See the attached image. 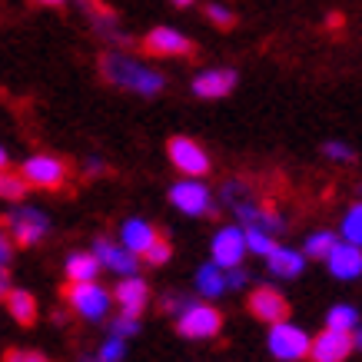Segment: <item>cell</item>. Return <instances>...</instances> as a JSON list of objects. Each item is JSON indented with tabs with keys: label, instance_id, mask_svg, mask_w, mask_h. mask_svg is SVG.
<instances>
[{
	"label": "cell",
	"instance_id": "7bdbcfd3",
	"mask_svg": "<svg viewBox=\"0 0 362 362\" xmlns=\"http://www.w3.org/2000/svg\"><path fill=\"white\" fill-rule=\"evenodd\" d=\"M80 362H100V359H97V356H83V359H80Z\"/></svg>",
	"mask_w": 362,
	"mask_h": 362
},
{
	"label": "cell",
	"instance_id": "5bb4252c",
	"mask_svg": "<svg viewBox=\"0 0 362 362\" xmlns=\"http://www.w3.org/2000/svg\"><path fill=\"white\" fill-rule=\"evenodd\" d=\"M250 313L256 319H263V322H283L286 313H289V303H286V296L279 293V289H273V286H259V289H252L250 296Z\"/></svg>",
	"mask_w": 362,
	"mask_h": 362
},
{
	"label": "cell",
	"instance_id": "ab89813d",
	"mask_svg": "<svg viewBox=\"0 0 362 362\" xmlns=\"http://www.w3.org/2000/svg\"><path fill=\"white\" fill-rule=\"evenodd\" d=\"M4 170H7V150L0 146V173H4Z\"/></svg>",
	"mask_w": 362,
	"mask_h": 362
},
{
	"label": "cell",
	"instance_id": "9a60e30c",
	"mask_svg": "<svg viewBox=\"0 0 362 362\" xmlns=\"http://www.w3.org/2000/svg\"><path fill=\"white\" fill-rule=\"evenodd\" d=\"M236 87V70L230 66H216V70H203L193 77V93L203 100H220Z\"/></svg>",
	"mask_w": 362,
	"mask_h": 362
},
{
	"label": "cell",
	"instance_id": "ffe728a7",
	"mask_svg": "<svg viewBox=\"0 0 362 362\" xmlns=\"http://www.w3.org/2000/svg\"><path fill=\"white\" fill-rule=\"evenodd\" d=\"M4 303H7V313L13 316V322H21V326H33V322H37V299H33V293H27V289H11V293L4 296Z\"/></svg>",
	"mask_w": 362,
	"mask_h": 362
},
{
	"label": "cell",
	"instance_id": "ac0fdd59",
	"mask_svg": "<svg viewBox=\"0 0 362 362\" xmlns=\"http://www.w3.org/2000/svg\"><path fill=\"white\" fill-rule=\"evenodd\" d=\"M266 266H269V273L279 276V279H296V276H303V269H306V256L299 250H293V246H276V250L266 256Z\"/></svg>",
	"mask_w": 362,
	"mask_h": 362
},
{
	"label": "cell",
	"instance_id": "2e32d148",
	"mask_svg": "<svg viewBox=\"0 0 362 362\" xmlns=\"http://www.w3.org/2000/svg\"><path fill=\"white\" fill-rule=\"evenodd\" d=\"M326 263H329V273L342 283H349V279H359L362 276V250L359 246H349V243H336L332 252L326 256Z\"/></svg>",
	"mask_w": 362,
	"mask_h": 362
},
{
	"label": "cell",
	"instance_id": "3957f363",
	"mask_svg": "<svg viewBox=\"0 0 362 362\" xmlns=\"http://www.w3.org/2000/svg\"><path fill=\"white\" fill-rule=\"evenodd\" d=\"M66 306L74 309L77 316L90 319V322H103L110 313V293L100 283H70L66 286Z\"/></svg>",
	"mask_w": 362,
	"mask_h": 362
},
{
	"label": "cell",
	"instance_id": "ba28073f",
	"mask_svg": "<svg viewBox=\"0 0 362 362\" xmlns=\"http://www.w3.org/2000/svg\"><path fill=\"white\" fill-rule=\"evenodd\" d=\"M166 150H170L173 166L183 176H189V180H197V176H206L209 173V153L199 146L197 140H189V136H173Z\"/></svg>",
	"mask_w": 362,
	"mask_h": 362
},
{
	"label": "cell",
	"instance_id": "cb8c5ba5",
	"mask_svg": "<svg viewBox=\"0 0 362 362\" xmlns=\"http://www.w3.org/2000/svg\"><path fill=\"white\" fill-rule=\"evenodd\" d=\"M336 243H339V236H336L332 230L309 233V236H306V246H303V256H306V259H326Z\"/></svg>",
	"mask_w": 362,
	"mask_h": 362
},
{
	"label": "cell",
	"instance_id": "d6a6232c",
	"mask_svg": "<svg viewBox=\"0 0 362 362\" xmlns=\"http://www.w3.org/2000/svg\"><path fill=\"white\" fill-rule=\"evenodd\" d=\"M326 156H329V160H336V163H349L352 150L346 146V143H339V140H329V143H326Z\"/></svg>",
	"mask_w": 362,
	"mask_h": 362
},
{
	"label": "cell",
	"instance_id": "7a4b0ae2",
	"mask_svg": "<svg viewBox=\"0 0 362 362\" xmlns=\"http://www.w3.org/2000/svg\"><path fill=\"white\" fill-rule=\"evenodd\" d=\"M309 342H313V336H309L303 326L289 322V319L273 322V326H269V336H266V346H269V352H273L279 362L306 359V356H309Z\"/></svg>",
	"mask_w": 362,
	"mask_h": 362
},
{
	"label": "cell",
	"instance_id": "7402d4cb",
	"mask_svg": "<svg viewBox=\"0 0 362 362\" xmlns=\"http://www.w3.org/2000/svg\"><path fill=\"white\" fill-rule=\"evenodd\" d=\"M359 326H362L359 309L349 306V303H336V306L326 313V329H332V332H346V336H352Z\"/></svg>",
	"mask_w": 362,
	"mask_h": 362
},
{
	"label": "cell",
	"instance_id": "52a82bcc",
	"mask_svg": "<svg viewBox=\"0 0 362 362\" xmlns=\"http://www.w3.org/2000/svg\"><path fill=\"white\" fill-rule=\"evenodd\" d=\"M246 256V240H243V226H223L216 230L213 243H209V263L226 269H236Z\"/></svg>",
	"mask_w": 362,
	"mask_h": 362
},
{
	"label": "cell",
	"instance_id": "277c9868",
	"mask_svg": "<svg viewBox=\"0 0 362 362\" xmlns=\"http://www.w3.org/2000/svg\"><path fill=\"white\" fill-rule=\"evenodd\" d=\"M21 176L27 187H37V189H60L66 183V163L60 156H50V153H37L30 160H23L21 166Z\"/></svg>",
	"mask_w": 362,
	"mask_h": 362
},
{
	"label": "cell",
	"instance_id": "f35d334b",
	"mask_svg": "<svg viewBox=\"0 0 362 362\" xmlns=\"http://www.w3.org/2000/svg\"><path fill=\"white\" fill-rule=\"evenodd\" d=\"M352 349H362V326L352 332Z\"/></svg>",
	"mask_w": 362,
	"mask_h": 362
},
{
	"label": "cell",
	"instance_id": "30bf717a",
	"mask_svg": "<svg viewBox=\"0 0 362 362\" xmlns=\"http://www.w3.org/2000/svg\"><path fill=\"white\" fill-rule=\"evenodd\" d=\"M236 209V220L243 223V230H263L273 236L276 230H283L286 220L269 206H259V203H252V199H240V203H233Z\"/></svg>",
	"mask_w": 362,
	"mask_h": 362
},
{
	"label": "cell",
	"instance_id": "83f0119b",
	"mask_svg": "<svg viewBox=\"0 0 362 362\" xmlns=\"http://www.w3.org/2000/svg\"><path fill=\"white\" fill-rule=\"evenodd\" d=\"M140 332V319H133V316H117V319H110V336H117V339H123L127 342V336H136Z\"/></svg>",
	"mask_w": 362,
	"mask_h": 362
},
{
	"label": "cell",
	"instance_id": "1f68e13d",
	"mask_svg": "<svg viewBox=\"0 0 362 362\" xmlns=\"http://www.w3.org/2000/svg\"><path fill=\"white\" fill-rule=\"evenodd\" d=\"M4 362H50V359L37 349H7L4 352Z\"/></svg>",
	"mask_w": 362,
	"mask_h": 362
},
{
	"label": "cell",
	"instance_id": "603a6c76",
	"mask_svg": "<svg viewBox=\"0 0 362 362\" xmlns=\"http://www.w3.org/2000/svg\"><path fill=\"white\" fill-rule=\"evenodd\" d=\"M197 289L203 293L206 299H220L226 293V273H223L220 266L213 263H203L197 269Z\"/></svg>",
	"mask_w": 362,
	"mask_h": 362
},
{
	"label": "cell",
	"instance_id": "6da1fadb",
	"mask_svg": "<svg viewBox=\"0 0 362 362\" xmlns=\"http://www.w3.org/2000/svg\"><path fill=\"white\" fill-rule=\"evenodd\" d=\"M100 66H103V77L110 83H117L123 90H133L140 97H156L166 83L163 74H156V70H150L146 64H140V60H133L127 54H107L100 60Z\"/></svg>",
	"mask_w": 362,
	"mask_h": 362
},
{
	"label": "cell",
	"instance_id": "4316f807",
	"mask_svg": "<svg viewBox=\"0 0 362 362\" xmlns=\"http://www.w3.org/2000/svg\"><path fill=\"white\" fill-rule=\"evenodd\" d=\"M243 240H246V252L252 256H269L276 250V240L263 230H243Z\"/></svg>",
	"mask_w": 362,
	"mask_h": 362
},
{
	"label": "cell",
	"instance_id": "e575fe53",
	"mask_svg": "<svg viewBox=\"0 0 362 362\" xmlns=\"http://www.w3.org/2000/svg\"><path fill=\"white\" fill-rule=\"evenodd\" d=\"M223 197L230 199V203H240V199H246V187H243V183H226V187H223Z\"/></svg>",
	"mask_w": 362,
	"mask_h": 362
},
{
	"label": "cell",
	"instance_id": "b9f144b4",
	"mask_svg": "<svg viewBox=\"0 0 362 362\" xmlns=\"http://www.w3.org/2000/svg\"><path fill=\"white\" fill-rule=\"evenodd\" d=\"M176 7H189V4H197V0H173Z\"/></svg>",
	"mask_w": 362,
	"mask_h": 362
},
{
	"label": "cell",
	"instance_id": "5b68a950",
	"mask_svg": "<svg viewBox=\"0 0 362 362\" xmlns=\"http://www.w3.org/2000/svg\"><path fill=\"white\" fill-rule=\"evenodd\" d=\"M220 326H223L220 309H213L209 303H187L180 319H176V329L187 339H213L220 332Z\"/></svg>",
	"mask_w": 362,
	"mask_h": 362
},
{
	"label": "cell",
	"instance_id": "7c38bea8",
	"mask_svg": "<svg viewBox=\"0 0 362 362\" xmlns=\"http://www.w3.org/2000/svg\"><path fill=\"white\" fill-rule=\"evenodd\" d=\"M349 356H352V336H346V332L326 329L309 342V359L313 362H346Z\"/></svg>",
	"mask_w": 362,
	"mask_h": 362
},
{
	"label": "cell",
	"instance_id": "484cf974",
	"mask_svg": "<svg viewBox=\"0 0 362 362\" xmlns=\"http://www.w3.org/2000/svg\"><path fill=\"white\" fill-rule=\"evenodd\" d=\"M27 183H23L21 173H11V170H4L0 173V199H7V203H21L27 197Z\"/></svg>",
	"mask_w": 362,
	"mask_h": 362
},
{
	"label": "cell",
	"instance_id": "60d3db41",
	"mask_svg": "<svg viewBox=\"0 0 362 362\" xmlns=\"http://www.w3.org/2000/svg\"><path fill=\"white\" fill-rule=\"evenodd\" d=\"M37 4H47V7H60V4H66V0H37Z\"/></svg>",
	"mask_w": 362,
	"mask_h": 362
},
{
	"label": "cell",
	"instance_id": "74e56055",
	"mask_svg": "<svg viewBox=\"0 0 362 362\" xmlns=\"http://www.w3.org/2000/svg\"><path fill=\"white\" fill-rule=\"evenodd\" d=\"M83 170H87V173H100V170H103V160H87Z\"/></svg>",
	"mask_w": 362,
	"mask_h": 362
},
{
	"label": "cell",
	"instance_id": "d590c367",
	"mask_svg": "<svg viewBox=\"0 0 362 362\" xmlns=\"http://www.w3.org/2000/svg\"><path fill=\"white\" fill-rule=\"evenodd\" d=\"M11 240H7V233L0 230V269H7V263H11Z\"/></svg>",
	"mask_w": 362,
	"mask_h": 362
},
{
	"label": "cell",
	"instance_id": "8d00e7d4",
	"mask_svg": "<svg viewBox=\"0 0 362 362\" xmlns=\"http://www.w3.org/2000/svg\"><path fill=\"white\" fill-rule=\"evenodd\" d=\"M11 293V276H7V269H0V299Z\"/></svg>",
	"mask_w": 362,
	"mask_h": 362
},
{
	"label": "cell",
	"instance_id": "f546056e",
	"mask_svg": "<svg viewBox=\"0 0 362 362\" xmlns=\"http://www.w3.org/2000/svg\"><path fill=\"white\" fill-rule=\"evenodd\" d=\"M170 256H173V246H170L166 240H156L153 246H150V250L143 252V259H146L150 266H163V263H170Z\"/></svg>",
	"mask_w": 362,
	"mask_h": 362
},
{
	"label": "cell",
	"instance_id": "e0dca14e",
	"mask_svg": "<svg viewBox=\"0 0 362 362\" xmlns=\"http://www.w3.org/2000/svg\"><path fill=\"white\" fill-rule=\"evenodd\" d=\"M146 50H153V54H160V57H183V54H189L193 47H189L187 37L180 30H173V27H153V30L146 33Z\"/></svg>",
	"mask_w": 362,
	"mask_h": 362
},
{
	"label": "cell",
	"instance_id": "f1b7e54d",
	"mask_svg": "<svg viewBox=\"0 0 362 362\" xmlns=\"http://www.w3.org/2000/svg\"><path fill=\"white\" fill-rule=\"evenodd\" d=\"M123 356H127V342L117 339V336H110V339L103 342V346H100V352H97L100 362H123Z\"/></svg>",
	"mask_w": 362,
	"mask_h": 362
},
{
	"label": "cell",
	"instance_id": "d6986e66",
	"mask_svg": "<svg viewBox=\"0 0 362 362\" xmlns=\"http://www.w3.org/2000/svg\"><path fill=\"white\" fill-rule=\"evenodd\" d=\"M120 236H123L120 246L127 252H133L136 259H140L143 252H146L156 240H160V236H156V230L146 220H127V223H123V230H120Z\"/></svg>",
	"mask_w": 362,
	"mask_h": 362
},
{
	"label": "cell",
	"instance_id": "4fadbf2b",
	"mask_svg": "<svg viewBox=\"0 0 362 362\" xmlns=\"http://www.w3.org/2000/svg\"><path fill=\"white\" fill-rule=\"evenodd\" d=\"M93 256H97L100 266H107V269H110V273H117L120 279H127V276H136V269H140V259H136L133 252L123 250L120 243L97 240V243H93Z\"/></svg>",
	"mask_w": 362,
	"mask_h": 362
},
{
	"label": "cell",
	"instance_id": "9c48e42d",
	"mask_svg": "<svg viewBox=\"0 0 362 362\" xmlns=\"http://www.w3.org/2000/svg\"><path fill=\"white\" fill-rule=\"evenodd\" d=\"M170 203L180 213H187V216H206V213H213L209 189L199 180H180V183H173L170 187Z\"/></svg>",
	"mask_w": 362,
	"mask_h": 362
},
{
	"label": "cell",
	"instance_id": "d4e9b609",
	"mask_svg": "<svg viewBox=\"0 0 362 362\" xmlns=\"http://www.w3.org/2000/svg\"><path fill=\"white\" fill-rule=\"evenodd\" d=\"M342 243H349V246H359L362 250V203H352L346 209V216H342Z\"/></svg>",
	"mask_w": 362,
	"mask_h": 362
},
{
	"label": "cell",
	"instance_id": "44dd1931",
	"mask_svg": "<svg viewBox=\"0 0 362 362\" xmlns=\"http://www.w3.org/2000/svg\"><path fill=\"white\" fill-rule=\"evenodd\" d=\"M64 273H66L70 283H97L100 263H97V256H93V252H70Z\"/></svg>",
	"mask_w": 362,
	"mask_h": 362
},
{
	"label": "cell",
	"instance_id": "836d02e7",
	"mask_svg": "<svg viewBox=\"0 0 362 362\" xmlns=\"http://www.w3.org/2000/svg\"><path fill=\"white\" fill-rule=\"evenodd\" d=\"M246 279H250V276H246V269H243V266L226 269V289H243V286H246Z\"/></svg>",
	"mask_w": 362,
	"mask_h": 362
},
{
	"label": "cell",
	"instance_id": "8992f818",
	"mask_svg": "<svg viewBox=\"0 0 362 362\" xmlns=\"http://www.w3.org/2000/svg\"><path fill=\"white\" fill-rule=\"evenodd\" d=\"M7 226H11V236L17 246H37L47 236V230H50V220H47L40 209L17 206L7 213Z\"/></svg>",
	"mask_w": 362,
	"mask_h": 362
},
{
	"label": "cell",
	"instance_id": "4dcf8cb0",
	"mask_svg": "<svg viewBox=\"0 0 362 362\" xmlns=\"http://www.w3.org/2000/svg\"><path fill=\"white\" fill-rule=\"evenodd\" d=\"M206 17L216 23V27H233V23H236V13H233L226 4H209V7H206Z\"/></svg>",
	"mask_w": 362,
	"mask_h": 362
},
{
	"label": "cell",
	"instance_id": "8fae6325",
	"mask_svg": "<svg viewBox=\"0 0 362 362\" xmlns=\"http://www.w3.org/2000/svg\"><path fill=\"white\" fill-rule=\"evenodd\" d=\"M110 299H117V306H120L123 316L140 319V313L146 309V303H150V286H146V279H140V276H127L123 283H117Z\"/></svg>",
	"mask_w": 362,
	"mask_h": 362
},
{
	"label": "cell",
	"instance_id": "ee69618b",
	"mask_svg": "<svg viewBox=\"0 0 362 362\" xmlns=\"http://www.w3.org/2000/svg\"><path fill=\"white\" fill-rule=\"evenodd\" d=\"M359 193H362V183H359Z\"/></svg>",
	"mask_w": 362,
	"mask_h": 362
}]
</instances>
